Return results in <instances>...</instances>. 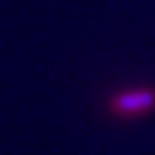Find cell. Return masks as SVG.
<instances>
[{"label":"cell","mask_w":155,"mask_h":155,"mask_svg":"<svg viewBox=\"0 0 155 155\" xmlns=\"http://www.w3.org/2000/svg\"><path fill=\"white\" fill-rule=\"evenodd\" d=\"M112 112L121 116H134L142 114L155 108V91L153 88H138V91H125L112 97L110 101Z\"/></svg>","instance_id":"obj_1"}]
</instances>
